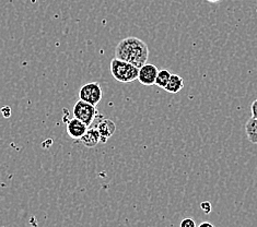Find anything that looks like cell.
Listing matches in <instances>:
<instances>
[{"label": "cell", "instance_id": "obj_12", "mask_svg": "<svg viewBox=\"0 0 257 227\" xmlns=\"http://www.w3.org/2000/svg\"><path fill=\"white\" fill-rule=\"evenodd\" d=\"M180 227H196V222L192 217H186L182 220Z\"/></svg>", "mask_w": 257, "mask_h": 227}, {"label": "cell", "instance_id": "obj_2", "mask_svg": "<svg viewBox=\"0 0 257 227\" xmlns=\"http://www.w3.org/2000/svg\"><path fill=\"white\" fill-rule=\"evenodd\" d=\"M111 73L116 81L121 83H130L138 79L139 68L117 58L111 61Z\"/></svg>", "mask_w": 257, "mask_h": 227}, {"label": "cell", "instance_id": "obj_5", "mask_svg": "<svg viewBox=\"0 0 257 227\" xmlns=\"http://www.w3.org/2000/svg\"><path fill=\"white\" fill-rule=\"evenodd\" d=\"M158 72L159 70L155 65L146 64L139 69V75L137 80L143 85H146V87H151V85L156 84Z\"/></svg>", "mask_w": 257, "mask_h": 227}, {"label": "cell", "instance_id": "obj_11", "mask_svg": "<svg viewBox=\"0 0 257 227\" xmlns=\"http://www.w3.org/2000/svg\"><path fill=\"white\" fill-rule=\"evenodd\" d=\"M170 78H171V73L169 70H167V69L159 70L157 80H156V84L159 88L165 89V87H167L169 81H170Z\"/></svg>", "mask_w": 257, "mask_h": 227}, {"label": "cell", "instance_id": "obj_14", "mask_svg": "<svg viewBox=\"0 0 257 227\" xmlns=\"http://www.w3.org/2000/svg\"><path fill=\"white\" fill-rule=\"evenodd\" d=\"M250 112H252V118L257 119V100H255L250 105Z\"/></svg>", "mask_w": 257, "mask_h": 227}, {"label": "cell", "instance_id": "obj_1", "mask_svg": "<svg viewBox=\"0 0 257 227\" xmlns=\"http://www.w3.org/2000/svg\"><path fill=\"white\" fill-rule=\"evenodd\" d=\"M149 57V48L146 43L138 38L131 36L118 43L115 50V58L142 68Z\"/></svg>", "mask_w": 257, "mask_h": 227}, {"label": "cell", "instance_id": "obj_8", "mask_svg": "<svg viewBox=\"0 0 257 227\" xmlns=\"http://www.w3.org/2000/svg\"><path fill=\"white\" fill-rule=\"evenodd\" d=\"M80 141L87 148H94V146L101 142V136L99 131L96 130V128L88 129V131L84 133V136L80 139Z\"/></svg>", "mask_w": 257, "mask_h": 227}, {"label": "cell", "instance_id": "obj_13", "mask_svg": "<svg viewBox=\"0 0 257 227\" xmlns=\"http://www.w3.org/2000/svg\"><path fill=\"white\" fill-rule=\"evenodd\" d=\"M200 207H201V210H203L206 214H209V213L211 212V208H212L211 203H210L209 201H204V202H201Z\"/></svg>", "mask_w": 257, "mask_h": 227}, {"label": "cell", "instance_id": "obj_3", "mask_svg": "<svg viewBox=\"0 0 257 227\" xmlns=\"http://www.w3.org/2000/svg\"><path fill=\"white\" fill-rule=\"evenodd\" d=\"M73 116H75V118L83 121L89 127L96 118L97 109L91 104L79 100L73 106Z\"/></svg>", "mask_w": 257, "mask_h": 227}, {"label": "cell", "instance_id": "obj_9", "mask_svg": "<svg viewBox=\"0 0 257 227\" xmlns=\"http://www.w3.org/2000/svg\"><path fill=\"white\" fill-rule=\"evenodd\" d=\"M183 88H184V80H183V78L179 75H171L170 81L164 90L169 92V93L175 94L182 91Z\"/></svg>", "mask_w": 257, "mask_h": 227}, {"label": "cell", "instance_id": "obj_4", "mask_svg": "<svg viewBox=\"0 0 257 227\" xmlns=\"http://www.w3.org/2000/svg\"><path fill=\"white\" fill-rule=\"evenodd\" d=\"M102 88L99 82H90L84 84L79 91V100L87 102L91 105L96 106L102 100Z\"/></svg>", "mask_w": 257, "mask_h": 227}, {"label": "cell", "instance_id": "obj_6", "mask_svg": "<svg viewBox=\"0 0 257 227\" xmlns=\"http://www.w3.org/2000/svg\"><path fill=\"white\" fill-rule=\"evenodd\" d=\"M88 131V126L83 121L77 118H72L67 122V133L71 139L80 140L84 133Z\"/></svg>", "mask_w": 257, "mask_h": 227}, {"label": "cell", "instance_id": "obj_7", "mask_svg": "<svg viewBox=\"0 0 257 227\" xmlns=\"http://www.w3.org/2000/svg\"><path fill=\"white\" fill-rule=\"evenodd\" d=\"M96 130L101 136V142H106L107 139L111 138L116 131L115 122L111 119H103L96 126Z\"/></svg>", "mask_w": 257, "mask_h": 227}, {"label": "cell", "instance_id": "obj_16", "mask_svg": "<svg viewBox=\"0 0 257 227\" xmlns=\"http://www.w3.org/2000/svg\"><path fill=\"white\" fill-rule=\"evenodd\" d=\"M208 3H211V4H216V3H219L220 0H207Z\"/></svg>", "mask_w": 257, "mask_h": 227}, {"label": "cell", "instance_id": "obj_15", "mask_svg": "<svg viewBox=\"0 0 257 227\" xmlns=\"http://www.w3.org/2000/svg\"><path fill=\"white\" fill-rule=\"evenodd\" d=\"M198 227H215V225L209 223V222H203Z\"/></svg>", "mask_w": 257, "mask_h": 227}, {"label": "cell", "instance_id": "obj_10", "mask_svg": "<svg viewBox=\"0 0 257 227\" xmlns=\"http://www.w3.org/2000/svg\"><path fill=\"white\" fill-rule=\"evenodd\" d=\"M245 132L250 143L257 144V119L249 118L245 124Z\"/></svg>", "mask_w": 257, "mask_h": 227}]
</instances>
